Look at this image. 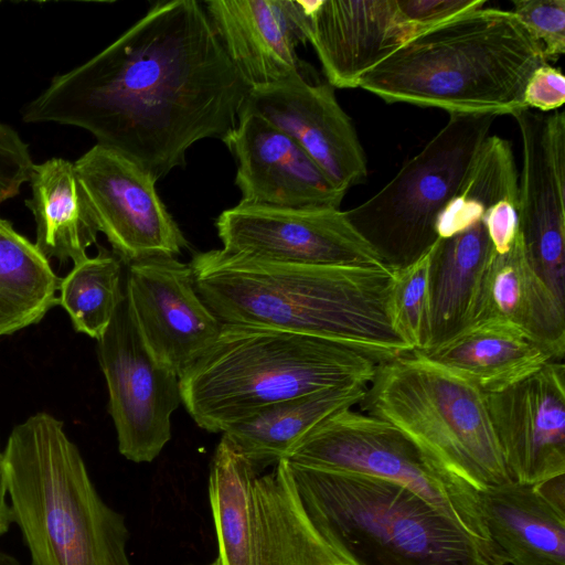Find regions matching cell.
Here are the masks:
<instances>
[{"mask_svg": "<svg viewBox=\"0 0 565 565\" xmlns=\"http://www.w3.org/2000/svg\"><path fill=\"white\" fill-rule=\"evenodd\" d=\"M248 90L204 7L160 1L90 60L53 77L22 119L85 129L158 181L185 164L196 141H224Z\"/></svg>", "mask_w": 565, "mask_h": 565, "instance_id": "6da1fadb", "label": "cell"}, {"mask_svg": "<svg viewBox=\"0 0 565 565\" xmlns=\"http://www.w3.org/2000/svg\"><path fill=\"white\" fill-rule=\"evenodd\" d=\"M195 288L222 323L270 327L351 347L377 362L412 352L390 317V267L284 264L196 253Z\"/></svg>", "mask_w": 565, "mask_h": 565, "instance_id": "7a4b0ae2", "label": "cell"}, {"mask_svg": "<svg viewBox=\"0 0 565 565\" xmlns=\"http://www.w3.org/2000/svg\"><path fill=\"white\" fill-rule=\"evenodd\" d=\"M545 63L511 10L481 7L419 31L367 71L359 87L388 104L511 115L525 108L527 81Z\"/></svg>", "mask_w": 565, "mask_h": 565, "instance_id": "3957f363", "label": "cell"}, {"mask_svg": "<svg viewBox=\"0 0 565 565\" xmlns=\"http://www.w3.org/2000/svg\"><path fill=\"white\" fill-rule=\"evenodd\" d=\"M285 460L310 522L349 565H508L404 486Z\"/></svg>", "mask_w": 565, "mask_h": 565, "instance_id": "277c9868", "label": "cell"}, {"mask_svg": "<svg viewBox=\"0 0 565 565\" xmlns=\"http://www.w3.org/2000/svg\"><path fill=\"white\" fill-rule=\"evenodd\" d=\"M3 458L31 565H131L125 519L97 492L60 419L39 412L14 426Z\"/></svg>", "mask_w": 565, "mask_h": 565, "instance_id": "5b68a950", "label": "cell"}, {"mask_svg": "<svg viewBox=\"0 0 565 565\" xmlns=\"http://www.w3.org/2000/svg\"><path fill=\"white\" fill-rule=\"evenodd\" d=\"M377 361L342 343L287 330L222 323L214 343L179 377L195 424L224 433L273 404L367 384Z\"/></svg>", "mask_w": 565, "mask_h": 565, "instance_id": "8992f818", "label": "cell"}, {"mask_svg": "<svg viewBox=\"0 0 565 565\" xmlns=\"http://www.w3.org/2000/svg\"><path fill=\"white\" fill-rule=\"evenodd\" d=\"M358 406L396 427L435 463L479 492L512 481L486 394L415 351L379 362Z\"/></svg>", "mask_w": 565, "mask_h": 565, "instance_id": "52a82bcc", "label": "cell"}, {"mask_svg": "<svg viewBox=\"0 0 565 565\" xmlns=\"http://www.w3.org/2000/svg\"><path fill=\"white\" fill-rule=\"evenodd\" d=\"M263 471L222 436L209 477L221 565H349L310 522L286 460Z\"/></svg>", "mask_w": 565, "mask_h": 565, "instance_id": "ba28073f", "label": "cell"}, {"mask_svg": "<svg viewBox=\"0 0 565 565\" xmlns=\"http://www.w3.org/2000/svg\"><path fill=\"white\" fill-rule=\"evenodd\" d=\"M495 117L450 114L388 183L345 211L385 266L402 268L430 250L438 238L437 220L467 182Z\"/></svg>", "mask_w": 565, "mask_h": 565, "instance_id": "9c48e42d", "label": "cell"}, {"mask_svg": "<svg viewBox=\"0 0 565 565\" xmlns=\"http://www.w3.org/2000/svg\"><path fill=\"white\" fill-rule=\"evenodd\" d=\"M286 459L310 468L362 473L404 486L476 540L494 545L486 529L480 492L435 463L383 419L352 408L338 412L299 440Z\"/></svg>", "mask_w": 565, "mask_h": 565, "instance_id": "30bf717a", "label": "cell"}, {"mask_svg": "<svg viewBox=\"0 0 565 565\" xmlns=\"http://www.w3.org/2000/svg\"><path fill=\"white\" fill-rule=\"evenodd\" d=\"M97 356L119 452L134 462H151L171 439V416L182 403L179 376L149 354L126 300L97 340Z\"/></svg>", "mask_w": 565, "mask_h": 565, "instance_id": "8fae6325", "label": "cell"}, {"mask_svg": "<svg viewBox=\"0 0 565 565\" xmlns=\"http://www.w3.org/2000/svg\"><path fill=\"white\" fill-rule=\"evenodd\" d=\"M74 168L98 232L125 265L175 257L188 246L158 195L156 178L138 162L96 143Z\"/></svg>", "mask_w": 565, "mask_h": 565, "instance_id": "7c38bea8", "label": "cell"}, {"mask_svg": "<svg viewBox=\"0 0 565 565\" xmlns=\"http://www.w3.org/2000/svg\"><path fill=\"white\" fill-rule=\"evenodd\" d=\"M215 226L222 249L231 254L296 265L385 266L340 207L239 202Z\"/></svg>", "mask_w": 565, "mask_h": 565, "instance_id": "4fadbf2b", "label": "cell"}, {"mask_svg": "<svg viewBox=\"0 0 565 565\" xmlns=\"http://www.w3.org/2000/svg\"><path fill=\"white\" fill-rule=\"evenodd\" d=\"M127 267L132 323L152 359L180 377L214 343L222 322L200 297L190 264L152 257Z\"/></svg>", "mask_w": 565, "mask_h": 565, "instance_id": "5bb4252c", "label": "cell"}, {"mask_svg": "<svg viewBox=\"0 0 565 565\" xmlns=\"http://www.w3.org/2000/svg\"><path fill=\"white\" fill-rule=\"evenodd\" d=\"M511 116L523 158L518 230L533 268L565 305V113L522 108Z\"/></svg>", "mask_w": 565, "mask_h": 565, "instance_id": "9a60e30c", "label": "cell"}, {"mask_svg": "<svg viewBox=\"0 0 565 565\" xmlns=\"http://www.w3.org/2000/svg\"><path fill=\"white\" fill-rule=\"evenodd\" d=\"M242 111L262 116L292 138L338 190L347 193L366 179V156L353 121L327 81L296 76L250 87Z\"/></svg>", "mask_w": 565, "mask_h": 565, "instance_id": "2e32d148", "label": "cell"}, {"mask_svg": "<svg viewBox=\"0 0 565 565\" xmlns=\"http://www.w3.org/2000/svg\"><path fill=\"white\" fill-rule=\"evenodd\" d=\"M510 479L537 484L565 475V365L550 361L518 383L486 394Z\"/></svg>", "mask_w": 565, "mask_h": 565, "instance_id": "e0dca14e", "label": "cell"}, {"mask_svg": "<svg viewBox=\"0 0 565 565\" xmlns=\"http://www.w3.org/2000/svg\"><path fill=\"white\" fill-rule=\"evenodd\" d=\"M209 20L227 56L250 87L317 77L297 53L308 42L302 1L209 0Z\"/></svg>", "mask_w": 565, "mask_h": 565, "instance_id": "ac0fdd59", "label": "cell"}, {"mask_svg": "<svg viewBox=\"0 0 565 565\" xmlns=\"http://www.w3.org/2000/svg\"><path fill=\"white\" fill-rule=\"evenodd\" d=\"M235 157L241 202L282 207H340L338 190L305 150L262 116L242 111L223 141Z\"/></svg>", "mask_w": 565, "mask_h": 565, "instance_id": "d6986e66", "label": "cell"}, {"mask_svg": "<svg viewBox=\"0 0 565 565\" xmlns=\"http://www.w3.org/2000/svg\"><path fill=\"white\" fill-rule=\"evenodd\" d=\"M307 38L333 88H356L362 76L422 31L396 0L302 1Z\"/></svg>", "mask_w": 565, "mask_h": 565, "instance_id": "ffe728a7", "label": "cell"}, {"mask_svg": "<svg viewBox=\"0 0 565 565\" xmlns=\"http://www.w3.org/2000/svg\"><path fill=\"white\" fill-rule=\"evenodd\" d=\"M482 320L507 322L556 361L565 354V305L533 268L520 233L511 248L492 250L477 289L470 324Z\"/></svg>", "mask_w": 565, "mask_h": 565, "instance_id": "44dd1931", "label": "cell"}, {"mask_svg": "<svg viewBox=\"0 0 565 565\" xmlns=\"http://www.w3.org/2000/svg\"><path fill=\"white\" fill-rule=\"evenodd\" d=\"M415 352L484 394L500 392L556 361L545 348L499 320L473 322L450 339Z\"/></svg>", "mask_w": 565, "mask_h": 565, "instance_id": "7402d4cb", "label": "cell"}, {"mask_svg": "<svg viewBox=\"0 0 565 565\" xmlns=\"http://www.w3.org/2000/svg\"><path fill=\"white\" fill-rule=\"evenodd\" d=\"M491 542L511 565H565V509L536 484L509 483L480 492Z\"/></svg>", "mask_w": 565, "mask_h": 565, "instance_id": "603a6c76", "label": "cell"}, {"mask_svg": "<svg viewBox=\"0 0 565 565\" xmlns=\"http://www.w3.org/2000/svg\"><path fill=\"white\" fill-rule=\"evenodd\" d=\"M25 205L35 222V245L50 260L76 265L89 256L98 230L77 179L74 162L51 158L34 164Z\"/></svg>", "mask_w": 565, "mask_h": 565, "instance_id": "cb8c5ba5", "label": "cell"}, {"mask_svg": "<svg viewBox=\"0 0 565 565\" xmlns=\"http://www.w3.org/2000/svg\"><path fill=\"white\" fill-rule=\"evenodd\" d=\"M367 384L330 387L282 401L260 409L223 433L257 469L286 459L294 446L333 414L353 408Z\"/></svg>", "mask_w": 565, "mask_h": 565, "instance_id": "d4e9b609", "label": "cell"}, {"mask_svg": "<svg viewBox=\"0 0 565 565\" xmlns=\"http://www.w3.org/2000/svg\"><path fill=\"white\" fill-rule=\"evenodd\" d=\"M60 282L36 245L0 217V338L39 323L57 305Z\"/></svg>", "mask_w": 565, "mask_h": 565, "instance_id": "484cf974", "label": "cell"}, {"mask_svg": "<svg viewBox=\"0 0 565 565\" xmlns=\"http://www.w3.org/2000/svg\"><path fill=\"white\" fill-rule=\"evenodd\" d=\"M122 260L99 247L98 254L73 265L61 278L57 305L68 315L76 332L98 340L125 300Z\"/></svg>", "mask_w": 565, "mask_h": 565, "instance_id": "4316f807", "label": "cell"}, {"mask_svg": "<svg viewBox=\"0 0 565 565\" xmlns=\"http://www.w3.org/2000/svg\"><path fill=\"white\" fill-rule=\"evenodd\" d=\"M429 256L430 250L394 269L390 317L395 331L413 351L426 349L430 340Z\"/></svg>", "mask_w": 565, "mask_h": 565, "instance_id": "83f0119b", "label": "cell"}, {"mask_svg": "<svg viewBox=\"0 0 565 565\" xmlns=\"http://www.w3.org/2000/svg\"><path fill=\"white\" fill-rule=\"evenodd\" d=\"M511 10L540 44L543 56L556 62L565 53V0H513Z\"/></svg>", "mask_w": 565, "mask_h": 565, "instance_id": "f1b7e54d", "label": "cell"}, {"mask_svg": "<svg viewBox=\"0 0 565 565\" xmlns=\"http://www.w3.org/2000/svg\"><path fill=\"white\" fill-rule=\"evenodd\" d=\"M33 167L28 143L12 127L0 122V202L20 194Z\"/></svg>", "mask_w": 565, "mask_h": 565, "instance_id": "f546056e", "label": "cell"}, {"mask_svg": "<svg viewBox=\"0 0 565 565\" xmlns=\"http://www.w3.org/2000/svg\"><path fill=\"white\" fill-rule=\"evenodd\" d=\"M487 0H396L406 22L420 30L434 26L466 11L481 8Z\"/></svg>", "mask_w": 565, "mask_h": 565, "instance_id": "4dcf8cb0", "label": "cell"}, {"mask_svg": "<svg viewBox=\"0 0 565 565\" xmlns=\"http://www.w3.org/2000/svg\"><path fill=\"white\" fill-rule=\"evenodd\" d=\"M565 103V77L548 63L539 66L530 76L524 90L525 108L540 113L554 111Z\"/></svg>", "mask_w": 565, "mask_h": 565, "instance_id": "1f68e13d", "label": "cell"}, {"mask_svg": "<svg viewBox=\"0 0 565 565\" xmlns=\"http://www.w3.org/2000/svg\"><path fill=\"white\" fill-rule=\"evenodd\" d=\"M8 486L4 467L3 451L0 450V536L6 534L11 524L13 523V516L10 503L7 500Z\"/></svg>", "mask_w": 565, "mask_h": 565, "instance_id": "d6a6232c", "label": "cell"}, {"mask_svg": "<svg viewBox=\"0 0 565 565\" xmlns=\"http://www.w3.org/2000/svg\"><path fill=\"white\" fill-rule=\"evenodd\" d=\"M0 565H21L12 555L0 550Z\"/></svg>", "mask_w": 565, "mask_h": 565, "instance_id": "836d02e7", "label": "cell"}, {"mask_svg": "<svg viewBox=\"0 0 565 565\" xmlns=\"http://www.w3.org/2000/svg\"><path fill=\"white\" fill-rule=\"evenodd\" d=\"M206 565H221V561H220V558L217 557V558H216V559H214L212 563L206 564Z\"/></svg>", "mask_w": 565, "mask_h": 565, "instance_id": "e575fe53", "label": "cell"}]
</instances>
